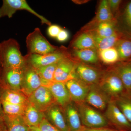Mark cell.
Segmentation results:
<instances>
[{
	"instance_id": "18",
	"label": "cell",
	"mask_w": 131,
	"mask_h": 131,
	"mask_svg": "<svg viewBox=\"0 0 131 131\" xmlns=\"http://www.w3.org/2000/svg\"><path fill=\"white\" fill-rule=\"evenodd\" d=\"M117 22H104L90 27L82 28L83 31L91 33L95 37L103 38L112 35L118 29Z\"/></svg>"
},
{
	"instance_id": "6",
	"label": "cell",
	"mask_w": 131,
	"mask_h": 131,
	"mask_svg": "<svg viewBox=\"0 0 131 131\" xmlns=\"http://www.w3.org/2000/svg\"><path fill=\"white\" fill-rule=\"evenodd\" d=\"M98 86L108 96L116 98L127 95L120 78L112 70L105 73Z\"/></svg>"
},
{
	"instance_id": "11",
	"label": "cell",
	"mask_w": 131,
	"mask_h": 131,
	"mask_svg": "<svg viewBox=\"0 0 131 131\" xmlns=\"http://www.w3.org/2000/svg\"><path fill=\"white\" fill-rule=\"evenodd\" d=\"M2 68L0 87L3 89L21 91L24 68Z\"/></svg>"
},
{
	"instance_id": "24",
	"label": "cell",
	"mask_w": 131,
	"mask_h": 131,
	"mask_svg": "<svg viewBox=\"0 0 131 131\" xmlns=\"http://www.w3.org/2000/svg\"><path fill=\"white\" fill-rule=\"evenodd\" d=\"M3 122L7 131H28L31 129L26 124L23 115L4 114Z\"/></svg>"
},
{
	"instance_id": "4",
	"label": "cell",
	"mask_w": 131,
	"mask_h": 131,
	"mask_svg": "<svg viewBox=\"0 0 131 131\" xmlns=\"http://www.w3.org/2000/svg\"><path fill=\"white\" fill-rule=\"evenodd\" d=\"M19 10L30 12L38 18L42 24H46L49 26L52 24L44 16L34 10L25 0H3L0 7V18L5 17L11 18L16 12Z\"/></svg>"
},
{
	"instance_id": "29",
	"label": "cell",
	"mask_w": 131,
	"mask_h": 131,
	"mask_svg": "<svg viewBox=\"0 0 131 131\" xmlns=\"http://www.w3.org/2000/svg\"><path fill=\"white\" fill-rule=\"evenodd\" d=\"M97 51L99 59L105 64L114 65L120 62L118 53L115 47Z\"/></svg>"
},
{
	"instance_id": "28",
	"label": "cell",
	"mask_w": 131,
	"mask_h": 131,
	"mask_svg": "<svg viewBox=\"0 0 131 131\" xmlns=\"http://www.w3.org/2000/svg\"><path fill=\"white\" fill-rule=\"evenodd\" d=\"M119 58V62H125L131 59V38H123L114 46Z\"/></svg>"
},
{
	"instance_id": "45",
	"label": "cell",
	"mask_w": 131,
	"mask_h": 131,
	"mask_svg": "<svg viewBox=\"0 0 131 131\" xmlns=\"http://www.w3.org/2000/svg\"><path fill=\"white\" fill-rule=\"evenodd\" d=\"M131 61V59H130V60H129V61Z\"/></svg>"
},
{
	"instance_id": "7",
	"label": "cell",
	"mask_w": 131,
	"mask_h": 131,
	"mask_svg": "<svg viewBox=\"0 0 131 131\" xmlns=\"http://www.w3.org/2000/svg\"><path fill=\"white\" fill-rule=\"evenodd\" d=\"M80 62L71 55L59 62L54 75L55 81L65 83L69 80L77 78L76 69Z\"/></svg>"
},
{
	"instance_id": "2",
	"label": "cell",
	"mask_w": 131,
	"mask_h": 131,
	"mask_svg": "<svg viewBox=\"0 0 131 131\" xmlns=\"http://www.w3.org/2000/svg\"><path fill=\"white\" fill-rule=\"evenodd\" d=\"M71 56L68 48L59 47L56 51L45 54H27L24 56L26 63L35 69L58 63L61 60Z\"/></svg>"
},
{
	"instance_id": "36",
	"label": "cell",
	"mask_w": 131,
	"mask_h": 131,
	"mask_svg": "<svg viewBox=\"0 0 131 131\" xmlns=\"http://www.w3.org/2000/svg\"><path fill=\"white\" fill-rule=\"evenodd\" d=\"M69 37L68 31L62 28L56 38L57 40L60 42H65L67 41Z\"/></svg>"
},
{
	"instance_id": "23",
	"label": "cell",
	"mask_w": 131,
	"mask_h": 131,
	"mask_svg": "<svg viewBox=\"0 0 131 131\" xmlns=\"http://www.w3.org/2000/svg\"><path fill=\"white\" fill-rule=\"evenodd\" d=\"M118 28L131 38V1L127 3L117 18Z\"/></svg>"
},
{
	"instance_id": "33",
	"label": "cell",
	"mask_w": 131,
	"mask_h": 131,
	"mask_svg": "<svg viewBox=\"0 0 131 131\" xmlns=\"http://www.w3.org/2000/svg\"><path fill=\"white\" fill-rule=\"evenodd\" d=\"M108 3L112 13L117 20L120 12L121 6L122 1L121 0H108Z\"/></svg>"
},
{
	"instance_id": "44",
	"label": "cell",
	"mask_w": 131,
	"mask_h": 131,
	"mask_svg": "<svg viewBox=\"0 0 131 131\" xmlns=\"http://www.w3.org/2000/svg\"><path fill=\"white\" fill-rule=\"evenodd\" d=\"M28 131H32V129H31L30 130H29Z\"/></svg>"
},
{
	"instance_id": "9",
	"label": "cell",
	"mask_w": 131,
	"mask_h": 131,
	"mask_svg": "<svg viewBox=\"0 0 131 131\" xmlns=\"http://www.w3.org/2000/svg\"><path fill=\"white\" fill-rule=\"evenodd\" d=\"M77 78L89 86L98 85L105 73L88 64L80 62L76 69Z\"/></svg>"
},
{
	"instance_id": "14",
	"label": "cell",
	"mask_w": 131,
	"mask_h": 131,
	"mask_svg": "<svg viewBox=\"0 0 131 131\" xmlns=\"http://www.w3.org/2000/svg\"><path fill=\"white\" fill-rule=\"evenodd\" d=\"M108 95L97 85L90 86L85 101L96 109L104 110L109 103Z\"/></svg>"
},
{
	"instance_id": "12",
	"label": "cell",
	"mask_w": 131,
	"mask_h": 131,
	"mask_svg": "<svg viewBox=\"0 0 131 131\" xmlns=\"http://www.w3.org/2000/svg\"><path fill=\"white\" fill-rule=\"evenodd\" d=\"M106 117L120 131H131V124L128 121L114 100L110 101L106 107Z\"/></svg>"
},
{
	"instance_id": "22",
	"label": "cell",
	"mask_w": 131,
	"mask_h": 131,
	"mask_svg": "<svg viewBox=\"0 0 131 131\" xmlns=\"http://www.w3.org/2000/svg\"><path fill=\"white\" fill-rule=\"evenodd\" d=\"M23 117L26 124L31 128L38 127L45 115L28 101Z\"/></svg>"
},
{
	"instance_id": "34",
	"label": "cell",
	"mask_w": 131,
	"mask_h": 131,
	"mask_svg": "<svg viewBox=\"0 0 131 131\" xmlns=\"http://www.w3.org/2000/svg\"><path fill=\"white\" fill-rule=\"evenodd\" d=\"M38 127L40 131H60L49 122L46 117L44 118Z\"/></svg>"
},
{
	"instance_id": "31",
	"label": "cell",
	"mask_w": 131,
	"mask_h": 131,
	"mask_svg": "<svg viewBox=\"0 0 131 131\" xmlns=\"http://www.w3.org/2000/svg\"><path fill=\"white\" fill-rule=\"evenodd\" d=\"M114 100L125 117L131 124V96L123 95L115 98Z\"/></svg>"
},
{
	"instance_id": "1",
	"label": "cell",
	"mask_w": 131,
	"mask_h": 131,
	"mask_svg": "<svg viewBox=\"0 0 131 131\" xmlns=\"http://www.w3.org/2000/svg\"><path fill=\"white\" fill-rule=\"evenodd\" d=\"M1 57L2 68L22 69L25 66V57L21 54L19 44L14 39L1 42Z\"/></svg>"
},
{
	"instance_id": "43",
	"label": "cell",
	"mask_w": 131,
	"mask_h": 131,
	"mask_svg": "<svg viewBox=\"0 0 131 131\" xmlns=\"http://www.w3.org/2000/svg\"><path fill=\"white\" fill-rule=\"evenodd\" d=\"M0 65L1 66V43H0Z\"/></svg>"
},
{
	"instance_id": "19",
	"label": "cell",
	"mask_w": 131,
	"mask_h": 131,
	"mask_svg": "<svg viewBox=\"0 0 131 131\" xmlns=\"http://www.w3.org/2000/svg\"><path fill=\"white\" fill-rule=\"evenodd\" d=\"M108 21L117 22L110 10L108 1L103 0L99 4L96 16L84 27H90L99 23Z\"/></svg>"
},
{
	"instance_id": "25",
	"label": "cell",
	"mask_w": 131,
	"mask_h": 131,
	"mask_svg": "<svg viewBox=\"0 0 131 131\" xmlns=\"http://www.w3.org/2000/svg\"><path fill=\"white\" fill-rule=\"evenodd\" d=\"M126 36L128 37L118 28L113 34L109 37L103 38L94 37L96 50L98 51L114 47L121 39Z\"/></svg>"
},
{
	"instance_id": "17",
	"label": "cell",
	"mask_w": 131,
	"mask_h": 131,
	"mask_svg": "<svg viewBox=\"0 0 131 131\" xmlns=\"http://www.w3.org/2000/svg\"><path fill=\"white\" fill-rule=\"evenodd\" d=\"M69 50L96 49L94 35L89 31H82L78 34L69 45Z\"/></svg>"
},
{
	"instance_id": "16",
	"label": "cell",
	"mask_w": 131,
	"mask_h": 131,
	"mask_svg": "<svg viewBox=\"0 0 131 131\" xmlns=\"http://www.w3.org/2000/svg\"><path fill=\"white\" fill-rule=\"evenodd\" d=\"M112 70L120 78L127 95L131 96V61L119 62L114 65Z\"/></svg>"
},
{
	"instance_id": "15",
	"label": "cell",
	"mask_w": 131,
	"mask_h": 131,
	"mask_svg": "<svg viewBox=\"0 0 131 131\" xmlns=\"http://www.w3.org/2000/svg\"><path fill=\"white\" fill-rule=\"evenodd\" d=\"M46 87L49 89L56 103L62 107H65L72 101L65 83L53 82Z\"/></svg>"
},
{
	"instance_id": "30",
	"label": "cell",
	"mask_w": 131,
	"mask_h": 131,
	"mask_svg": "<svg viewBox=\"0 0 131 131\" xmlns=\"http://www.w3.org/2000/svg\"><path fill=\"white\" fill-rule=\"evenodd\" d=\"M57 63L35 69L42 80V86L46 87L55 82L54 75Z\"/></svg>"
},
{
	"instance_id": "8",
	"label": "cell",
	"mask_w": 131,
	"mask_h": 131,
	"mask_svg": "<svg viewBox=\"0 0 131 131\" xmlns=\"http://www.w3.org/2000/svg\"><path fill=\"white\" fill-rule=\"evenodd\" d=\"M28 101L38 110L45 113L56 103L49 89L41 86L28 97Z\"/></svg>"
},
{
	"instance_id": "10",
	"label": "cell",
	"mask_w": 131,
	"mask_h": 131,
	"mask_svg": "<svg viewBox=\"0 0 131 131\" xmlns=\"http://www.w3.org/2000/svg\"><path fill=\"white\" fill-rule=\"evenodd\" d=\"M42 85V80L36 69L26 63L23 69L21 92L28 98Z\"/></svg>"
},
{
	"instance_id": "41",
	"label": "cell",
	"mask_w": 131,
	"mask_h": 131,
	"mask_svg": "<svg viewBox=\"0 0 131 131\" xmlns=\"http://www.w3.org/2000/svg\"><path fill=\"white\" fill-rule=\"evenodd\" d=\"M31 129L33 131H40L38 127H31Z\"/></svg>"
},
{
	"instance_id": "42",
	"label": "cell",
	"mask_w": 131,
	"mask_h": 131,
	"mask_svg": "<svg viewBox=\"0 0 131 131\" xmlns=\"http://www.w3.org/2000/svg\"><path fill=\"white\" fill-rule=\"evenodd\" d=\"M2 67L0 65V84H1V77L2 71ZM1 88V87H0Z\"/></svg>"
},
{
	"instance_id": "3",
	"label": "cell",
	"mask_w": 131,
	"mask_h": 131,
	"mask_svg": "<svg viewBox=\"0 0 131 131\" xmlns=\"http://www.w3.org/2000/svg\"><path fill=\"white\" fill-rule=\"evenodd\" d=\"M27 54L45 55L56 51L58 47L51 44L37 27L26 38Z\"/></svg>"
},
{
	"instance_id": "37",
	"label": "cell",
	"mask_w": 131,
	"mask_h": 131,
	"mask_svg": "<svg viewBox=\"0 0 131 131\" xmlns=\"http://www.w3.org/2000/svg\"><path fill=\"white\" fill-rule=\"evenodd\" d=\"M80 131H120L117 129L108 128L107 127L98 128H88L84 126Z\"/></svg>"
},
{
	"instance_id": "35",
	"label": "cell",
	"mask_w": 131,
	"mask_h": 131,
	"mask_svg": "<svg viewBox=\"0 0 131 131\" xmlns=\"http://www.w3.org/2000/svg\"><path fill=\"white\" fill-rule=\"evenodd\" d=\"M62 29L61 27L58 25L51 24L47 28V34L50 37L56 38Z\"/></svg>"
},
{
	"instance_id": "5",
	"label": "cell",
	"mask_w": 131,
	"mask_h": 131,
	"mask_svg": "<svg viewBox=\"0 0 131 131\" xmlns=\"http://www.w3.org/2000/svg\"><path fill=\"white\" fill-rule=\"evenodd\" d=\"M82 124L88 128L107 127L108 122L105 117L93 108L83 103L77 104Z\"/></svg>"
},
{
	"instance_id": "20",
	"label": "cell",
	"mask_w": 131,
	"mask_h": 131,
	"mask_svg": "<svg viewBox=\"0 0 131 131\" xmlns=\"http://www.w3.org/2000/svg\"><path fill=\"white\" fill-rule=\"evenodd\" d=\"M64 108V116L69 131H80L83 127L77 108L73 103Z\"/></svg>"
},
{
	"instance_id": "27",
	"label": "cell",
	"mask_w": 131,
	"mask_h": 131,
	"mask_svg": "<svg viewBox=\"0 0 131 131\" xmlns=\"http://www.w3.org/2000/svg\"><path fill=\"white\" fill-rule=\"evenodd\" d=\"M1 99L2 101L15 105H23L28 101V97L21 91L9 89L3 90Z\"/></svg>"
},
{
	"instance_id": "39",
	"label": "cell",
	"mask_w": 131,
	"mask_h": 131,
	"mask_svg": "<svg viewBox=\"0 0 131 131\" xmlns=\"http://www.w3.org/2000/svg\"><path fill=\"white\" fill-rule=\"evenodd\" d=\"M0 131H7L3 121L0 123Z\"/></svg>"
},
{
	"instance_id": "32",
	"label": "cell",
	"mask_w": 131,
	"mask_h": 131,
	"mask_svg": "<svg viewBox=\"0 0 131 131\" xmlns=\"http://www.w3.org/2000/svg\"><path fill=\"white\" fill-rule=\"evenodd\" d=\"M27 102L23 105H15L2 101L4 114L23 115L26 107Z\"/></svg>"
},
{
	"instance_id": "38",
	"label": "cell",
	"mask_w": 131,
	"mask_h": 131,
	"mask_svg": "<svg viewBox=\"0 0 131 131\" xmlns=\"http://www.w3.org/2000/svg\"><path fill=\"white\" fill-rule=\"evenodd\" d=\"M3 89L0 88V123L3 121V117L4 116V113L3 109L2 104L1 97L2 94Z\"/></svg>"
},
{
	"instance_id": "26",
	"label": "cell",
	"mask_w": 131,
	"mask_h": 131,
	"mask_svg": "<svg viewBox=\"0 0 131 131\" xmlns=\"http://www.w3.org/2000/svg\"><path fill=\"white\" fill-rule=\"evenodd\" d=\"M69 51L72 56L82 62L93 64L97 63L100 60L96 49H84Z\"/></svg>"
},
{
	"instance_id": "21",
	"label": "cell",
	"mask_w": 131,
	"mask_h": 131,
	"mask_svg": "<svg viewBox=\"0 0 131 131\" xmlns=\"http://www.w3.org/2000/svg\"><path fill=\"white\" fill-rule=\"evenodd\" d=\"M46 113V118L59 130L60 131H69L65 116L59 107L53 105Z\"/></svg>"
},
{
	"instance_id": "40",
	"label": "cell",
	"mask_w": 131,
	"mask_h": 131,
	"mask_svg": "<svg viewBox=\"0 0 131 131\" xmlns=\"http://www.w3.org/2000/svg\"><path fill=\"white\" fill-rule=\"evenodd\" d=\"M74 2H75V3L77 4H82L83 3H85L87 2L88 1H73Z\"/></svg>"
},
{
	"instance_id": "13",
	"label": "cell",
	"mask_w": 131,
	"mask_h": 131,
	"mask_svg": "<svg viewBox=\"0 0 131 131\" xmlns=\"http://www.w3.org/2000/svg\"><path fill=\"white\" fill-rule=\"evenodd\" d=\"M72 101L77 104L84 102L90 89V86L85 84L77 78L65 83Z\"/></svg>"
}]
</instances>
